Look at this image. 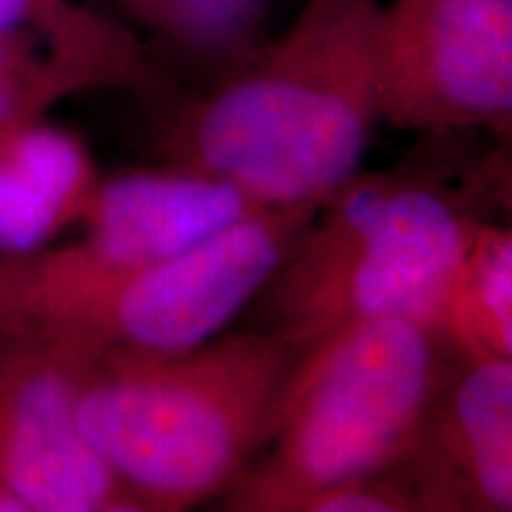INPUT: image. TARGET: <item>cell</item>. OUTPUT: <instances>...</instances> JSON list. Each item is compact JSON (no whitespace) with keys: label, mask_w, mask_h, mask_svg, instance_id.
<instances>
[{"label":"cell","mask_w":512,"mask_h":512,"mask_svg":"<svg viewBox=\"0 0 512 512\" xmlns=\"http://www.w3.org/2000/svg\"><path fill=\"white\" fill-rule=\"evenodd\" d=\"M382 0H306L275 41L171 121L174 164L271 204L323 202L361 171L380 95Z\"/></svg>","instance_id":"obj_1"},{"label":"cell","mask_w":512,"mask_h":512,"mask_svg":"<svg viewBox=\"0 0 512 512\" xmlns=\"http://www.w3.org/2000/svg\"><path fill=\"white\" fill-rule=\"evenodd\" d=\"M299 349L254 328L178 354L98 351L83 380L86 439L140 512L223 496L266 446Z\"/></svg>","instance_id":"obj_2"},{"label":"cell","mask_w":512,"mask_h":512,"mask_svg":"<svg viewBox=\"0 0 512 512\" xmlns=\"http://www.w3.org/2000/svg\"><path fill=\"white\" fill-rule=\"evenodd\" d=\"M318 204L266 209L138 266L100 264L74 242L0 256V335L143 354L202 347L259 297Z\"/></svg>","instance_id":"obj_3"},{"label":"cell","mask_w":512,"mask_h":512,"mask_svg":"<svg viewBox=\"0 0 512 512\" xmlns=\"http://www.w3.org/2000/svg\"><path fill=\"white\" fill-rule=\"evenodd\" d=\"M430 323L382 318L320 337L287 375L268 453L223 494V510L297 512L311 494L399 467L453 358Z\"/></svg>","instance_id":"obj_4"},{"label":"cell","mask_w":512,"mask_h":512,"mask_svg":"<svg viewBox=\"0 0 512 512\" xmlns=\"http://www.w3.org/2000/svg\"><path fill=\"white\" fill-rule=\"evenodd\" d=\"M477 221L439 183L408 171H358L318 204L259 292L261 328L299 351L354 323H430Z\"/></svg>","instance_id":"obj_5"},{"label":"cell","mask_w":512,"mask_h":512,"mask_svg":"<svg viewBox=\"0 0 512 512\" xmlns=\"http://www.w3.org/2000/svg\"><path fill=\"white\" fill-rule=\"evenodd\" d=\"M382 121L427 138L512 131V0H382Z\"/></svg>","instance_id":"obj_6"},{"label":"cell","mask_w":512,"mask_h":512,"mask_svg":"<svg viewBox=\"0 0 512 512\" xmlns=\"http://www.w3.org/2000/svg\"><path fill=\"white\" fill-rule=\"evenodd\" d=\"M95 356L60 339L0 335V484L29 512H140L81 430Z\"/></svg>","instance_id":"obj_7"},{"label":"cell","mask_w":512,"mask_h":512,"mask_svg":"<svg viewBox=\"0 0 512 512\" xmlns=\"http://www.w3.org/2000/svg\"><path fill=\"white\" fill-rule=\"evenodd\" d=\"M399 467L420 512H512V358L453 351Z\"/></svg>","instance_id":"obj_8"},{"label":"cell","mask_w":512,"mask_h":512,"mask_svg":"<svg viewBox=\"0 0 512 512\" xmlns=\"http://www.w3.org/2000/svg\"><path fill=\"white\" fill-rule=\"evenodd\" d=\"M283 207L245 185L174 164L100 178L74 245L107 266H138L181 254L261 211Z\"/></svg>","instance_id":"obj_9"},{"label":"cell","mask_w":512,"mask_h":512,"mask_svg":"<svg viewBox=\"0 0 512 512\" xmlns=\"http://www.w3.org/2000/svg\"><path fill=\"white\" fill-rule=\"evenodd\" d=\"M100 178L86 145L46 117L0 128V256L36 252L81 223Z\"/></svg>","instance_id":"obj_10"},{"label":"cell","mask_w":512,"mask_h":512,"mask_svg":"<svg viewBox=\"0 0 512 512\" xmlns=\"http://www.w3.org/2000/svg\"><path fill=\"white\" fill-rule=\"evenodd\" d=\"M0 34L27 38L93 88L162 93V76L133 31L79 0H0Z\"/></svg>","instance_id":"obj_11"},{"label":"cell","mask_w":512,"mask_h":512,"mask_svg":"<svg viewBox=\"0 0 512 512\" xmlns=\"http://www.w3.org/2000/svg\"><path fill=\"white\" fill-rule=\"evenodd\" d=\"M434 328L456 351L512 358V230L475 223Z\"/></svg>","instance_id":"obj_12"},{"label":"cell","mask_w":512,"mask_h":512,"mask_svg":"<svg viewBox=\"0 0 512 512\" xmlns=\"http://www.w3.org/2000/svg\"><path fill=\"white\" fill-rule=\"evenodd\" d=\"M178 53L238 69L259 48L268 0H114Z\"/></svg>","instance_id":"obj_13"},{"label":"cell","mask_w":512,"mask_h":512,"mask_svg":"<svg viewBox=\"0 0 512 512\" xmlns=\"http://www.w3.org/2000/svg\"><path fill=\"white\" fill-rule=\"evenodd\" d=\"M81 91H88L86 83L36 43L0 34V128L43 119L50 107Z\"/></svg>","instance_id":"obj_14"},{"label":"cell","mask_w":512,"mask_h":512,"mask_svg":"<svg viewBox=\"0 0 512 512\" xmlns=\"http://www.w3.org/2000/svg\"><path fill=\"white\" fill-rule=\"evenodd\" d=\"M297 512H420V505L401 467H392L320 489Z\"/></svg>","instance_id":"obj_15"},{"label":"cell","mask_w":512,"mask_h":512,"mask_svg":"<svg viewBox=\"0 0 512 512\" xmlns=\"http://www.w3.org/2000/svg\"><path fill=\"white\" fill-rule=\"evenodd\" d=\"M0 512H29V508L10 486L0 484Z\"/></svg>","instance_id":"obj_16"},{"label":"cell","mask_w":512,"mask_h":512,"mask_svg":"<svg viewBox=\"0 0 512 512\" xmlns=\"http://www.w3.org/2000/svg\"><path fill=\"white\" fill-rule=\"evenodd\" d=\"M508 181H510V192H508V197H510V204H512V174H510Z\"/></svg>","instance_id":"obj_17"}]
</instances>
